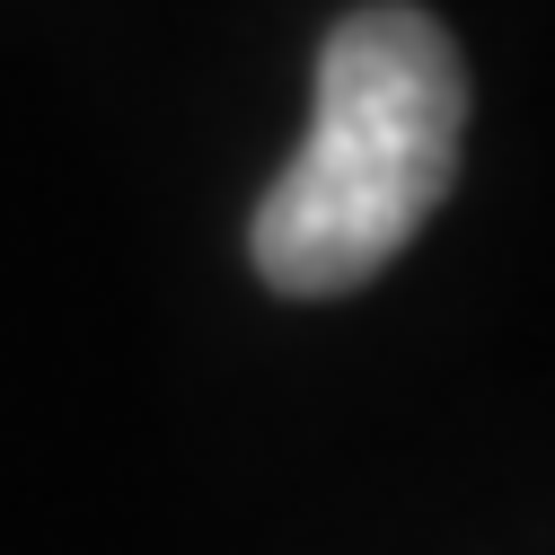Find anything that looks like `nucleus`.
I'll list each match as a JSON object with an SVG mask.
<instances>
[{"mask_svg": "<svg viewBox=\"0 0 555 555\" xmlns=\"http://www.w3.org/2000/svg\"><path fill=\"white\" fill-rule=\"evenodd\" d=\"M467 132V72L441 18L371 0L318 53V115L256 203V273L283 300L362 292L441 212Z\"/></svg>", "mask_w": 555, "mask_h": 555, "instance_id": "1", "label": "nucleus"}]
</instances>
